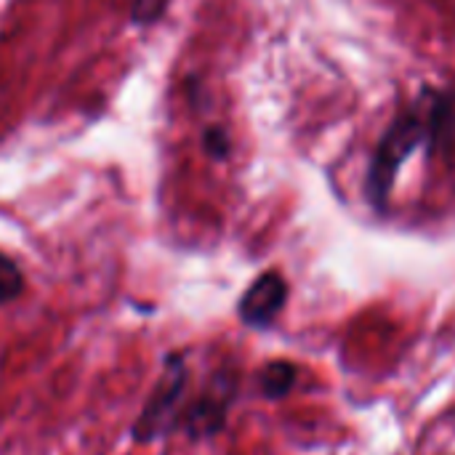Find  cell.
Listing matches in <instances>:
<instances>
[{
  "label": "cell",
  "instance_id": "5b68a950",
  "mask_svg": "<svg viewBox=\"0 0 455 455\" xmlns=\"http://www.w3.org/2000/svg\"><path fill=\"white\" fill-rule=\"evenodd\" d=\"M299 381V371L293 363H285V360H275V363H267L259 373V389L267 400H280L285 397Z\"/></svg>",
  "mask_w": 455,
  "mask_h": 455
},
{
  "label": "cell",
  "instance_id": "ba28073f",
  "mask_svg": "<svg viewBox=\"0 0 455 455\" xmlns=\"http://www.w3.org/2000/svg\"><path fill=\"white\" fill-rule=\"evenodd\" d=\"M203 149L208 152V157H213V160H227L229 157V152H232V139H229V133L221 128V125H211V128H205V133H203Z\"/></svg>",
  "mask_w": 455,
  "mask_h": 455
},
{
  "label": "cell",
  "instance_id": "277c9868",
  "mask_svg": "<svg viewBox=\"0 0 455 455\" xmlns=\"http://www.w3.org/2000/svg\"><path fill=\"white\" fill-rule=\"evenodd\" d=\"M285 301H288L285 277L280 272H264L243 293V299L237 304V315L248 328L264 331L280 317Z\"/></svg>",
  "mask_w": 455,
  "mask_h": 455
},
{
  "label": "cell",
  "instance_id": "7a4b0ae2",
  "mask_svg": "<svg viewBox=\"0 0 455 455\" xmlns=\"http://www.w3.org/2000/svg\"><path fill=\"white\" fill-rule=\"evenodd\" d=\"M189 384H192V373H189L187 355L171 352L131 427V440L136 445H149L176 432V421L187 403Z\"/></svg>",
  "mask_w": 455,
  "mask_h": 455
},
{
  "label": "cell",
  "instance_id": "6da1fadb",
  "mask_svg": "<svg viewBox=\"0 0 455 455\" xmlns=\"http://www.w3.org/2000/svg\"><path fill=\"white\" fill-rule=\"evenodd\" d=\"M455 101L451 91L424 88L419 99L397 115L389 125L384 139L376 147L371 171H368V200L376 208H384L392 187L397 181L400 168L419 152V149H437L440 141L453 131Z\"/></svg>",
  "mask_w": 455,
  "mask_h": 455
},
{
  "label": "cell",
  "instance_id": "52a82bcc",
  "mask_svg": "<svg viewBox=\"0 0 455 455\" xmlns=\"http://www.w3.org/2000/svg\"><path fill=\"white\" fill-rule=\"evenodd\" d=\"M173 0H133L131 5V24L133 27H152L157 24Z\"/></svg>",
  "mask_w": 455,
  "mask_h": 455
},
{
  "label": "cell",
  "instance_id": "3957f363",
  "mask_svg": "<svg viewBox=\"0 0 455 455\" xmlns=\"http://www.w3.org/2000/svg\"><path fill=\"white\" fill-rule=\"evenodd\" d=\"M237 400V373L232 368H221L208 376V381L187 395V403L179 413L176 432L187 435L192 443L216 437L229 419V408Z\"/></svg>",
  "mask_w": 455,
  "mask_h": 455
},
{
  "label": "cell",
  "instance_id": "8992f818",
  "mask_svg": "<svg viewBox=\"0 0 455 455\" xmlns=\"http://www.w3.org/2000/svg\"><path fill=\"white\" fill-rule=\"evenodd\" d=\"M24 293V272L21 267L0 251V307L13 304Z\"/></svg>",
  "mask_w": 455,
  "mask_h": 455
}]
</instances>
